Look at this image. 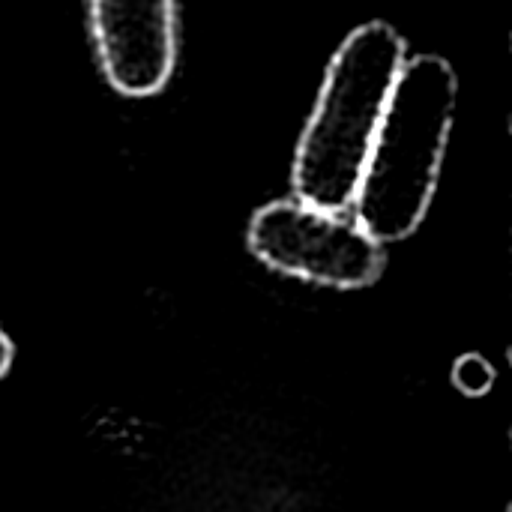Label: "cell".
I'll use <instances>...</instances> for the list:
<instances>
[{
  "label": "cell",
  "instance_id": "277c9868",
  "mask_svg": "<svg viewBox=\"0 0 512 512\" xmlns=\"http://www.w3.org/2000/svg\"><path fill=\"white\" fill-rule=\"evenodd\" d=\"M105 81L132 99L156 96L177 63V0H90Z\"/></svg>",
  "mask_w": 512,
  "mask_h": 512
},
{
  "label": "cell",
  "instance_id": "8992f818",
  "mask_svg": "<svg viewBox=\"0 0 512 512\" xmlns=\"http://www.w3.org/2000/svg\"><path fill=\"white\" fill-rule=\"evenodd\" d=\"M9 363H12V342L0 333V378L9 372Z\"/></svg>",
  "mask_w": 512,
  "mask_h": 512
},
{
  "label": "cell",
  "instance_id": "5b68a950",
  "mask_svg": "<svg viewBox=\"0 0 512 512\" xmlns=\"http://www.w3.org/2000/svg\"><path fill=\"white\" fill-rule=\"evenodd\" d=\"M453 381L468 396H483L495 384V372H492V366L483 357H465V360L456 363Z\"/></svg>",
  "mask_w": 512,
  "mask_h": 512
},
{
  "label": "cell",
  "instance_id": "3957f363",
  "mask_svg": "<svg viewBox=\"0 0 512 512\" xmlns=\"http://www.w3.org/2000/svg\"><path fill=\"white\" fill-rule=\"evenodd\" d=\"M249 249L270 270L327 288H369L384 273V246L345 213L297 198L264 204L249 222Z\"/></svg>",
  "mask_w": 512,
  "mask_h": 512
},
{
  "label": "cell",
  "instance_id": "7a4b0ae2",
  "mask_svg": "<svg viewBox=\"0 0 512 512\" xmlns=\"http://www.w3.org/2000/svg\"><path fill=\"white\" fill-rule=\"evenodd\" d=\"M459 105V78L438 54L405 60L375 132L354 222L381 246L411 237L426 219Z\"/></svg>",
  "mask_w": 512,
  "mask_h": 512
},
{
  "label": "cell",
  "instance_id": "6da1fadb",
  "mask_svg": "<svg viewBox=\"0 0 512 512\" xmlns=\"http://www.w3.org/2000/svg\"><path fill=\"white\" fill-rule=\"evenodd\" d=\"M405 39L384 21L357 27L333 54L294 153V195L318 210H351L384 108L405 66Z\"/></svg>",
  "mask_w": 512,
  "mask_h": 512
}]
</instances>
